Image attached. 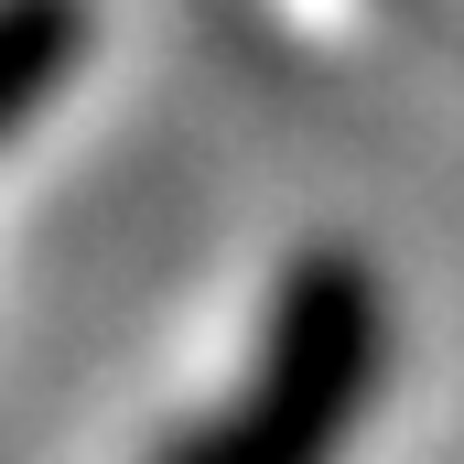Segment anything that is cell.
Listing matches in <instances>:
<instances>
[{"instance_id":"obj_1","label":"cell","mask_w":464,"mask_h":464,"mask_svg":"<svg viewBox=\"0 0 464 464\" xmlns=\"http://www.w3.org/2000/svg\"><path fill=\"white\" fill-rule=\"evenodd\" d=\"M389 356V303L346 248H303L270 281L248 400L206 432V464H335Z\"/></svg>"},{"instance_id":"obj_2","label":"cell","mask_w":464,"mask_h":464,"mask_svg":"<svg viewBox=\"0 0 464 464\" xmlns=\"http://www.w3.org/2000/svg\"><path fill=\"white\" fill-rule=\"evenodd\" d=\"M87 0H0V140L22 130L33 109L65 98L76 54H87Z\"/></svg>"},{"instance_id":"obj_3","label":"cell","mask_w":464,"mask_h":464,"mask_svg":"<svg viewBox=\"0 0 464 464\" xmlns=\"http://www.w3.org/2000/svg\"><path fill=\"white\" fill-rule=\"evenodd\" d=\"M151 464H206V421H195V432H173V443H162Z\"/></svg>"}]
</instances>
